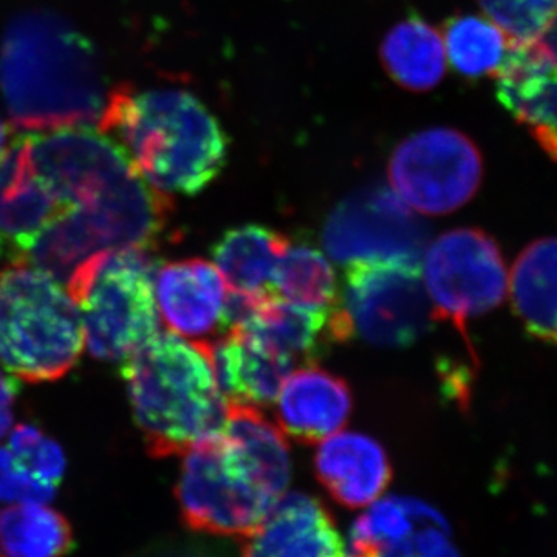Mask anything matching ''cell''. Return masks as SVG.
Wrapping results in <instances>:
<instances>
[{
	"label": "cell",
	"instance_id": "9c48e42d",
	"mask_svg": "<svg viewBox=\"0 0 557 557\" xmlns=\"http://www.w3.org/2000/svg\"><path fill=\"white\" fill-rule=\"evenodd\" d=\"M423 256L424 287L434 319L450 322L474 357L469 319L497 309L507 296V267L497 242L485 231L458 228L432 242Z\"/></svg>",
	"mask_w": 557,
	"mask_h": 557
},
{
	"label": "cell",
	"instance_id": "6da1fadb",
	"mask_svg": "<svg viewBox=\"0 0 557 557\" xmlns=\"http://www.w3.org/2000/svg\"><path fill=\"white\" fill-rule=\"evenodd\" d=\"M28 138L60 207L28 251L33 265L67 281L98 252L152 249L159 242L172 211L170 196L150 186L112 138L89 127Z\"/></svg>",
	"mask_w": 557,
	"mask_h": 557
},
{
	"label": "cell",
	"instance_id": "e0dca14e",
	"mask_svg": "<svg viewBox=\"0 0 557 557\" xmlns=\"http://www.w3.org/2000/svg\"><path fill=\"white\" fill-rule=\"evenodd\" d=\"M274 403L281 431L304 445H317L346 426L354 408L346 381L314 366L289 373Z\"/></svg>",
	"mask_w": 557,
	"mask_h": 557
},
{
	"label": "cell",
	"instance_id": "7c38bea8",
	"mask_svg": "<svg viewBox=\"0 0 557 557\" xmlns=\"http://www.w3.org/2000/svg\"><path fill=\"white\" fill-rule=\"evenodd\" d=\"M225 327L244 333L248 339L289 364L313 366L330 347L351 338L339 304L330 309L298 306L267 295L231 293L226 298Z\"/></svg>",
	"mask_w": 557,
	"mask_h": 557
},
{
	"label": "cell",
	"instance_id": "1f68e13d",
	"mask_svg": "<svg viewBox=\"0 0 557 557\" xmlns=\"http://www.w3.org/2000/svg\"><path fill=\"white\" fill-rule=\"evenodd\" d=\"M168 557H208V556H201V555H174V556H168Z\"/></svg>",
	"mask_w": 557,
	"mask_h": 557
},
{
	"label": "cell",
	"instance_id": "9a60e30c",
	"mask_svg": "<svg viewBox=\"0 0 557 557\" xmlns=\"http://www.w3.org/2000/svg\"><path fill=\"white\" fill-rule=\"evenodd\" d=\"M240 557H346L347 544L327 508L304 493H287L244 539Z\"/></svg>",
	"mask_w": 557,
	"mask_h": 557
},
{
	"label": "cell",
	"instance_id": "d6986e66",
	"mask_svg": "<svg viewBox=\"0 0 557 557\" xmlns=\"http://www.w3.org/2000/svg\"><path fill=\"white\" fill-rule=\"evenodd\" d=\"M209 357L220 392L228 405L269 408L295 366L270 354L237 330L208 341Z\"/></svg>",
	"mask_w": 557,
	"mask_h": 557
},
{
	"label": "cell",
	"instance_id": "7a4b0ae2",
	"mask_svg": "<svg viewBox=\"0 0 557 557\" xmlns=\"http://www.w3.org/2000/svg\"><path fill=\"white\" fill-rule=\"evenodd\" d=\"M183 456L175 497L186 527L197 533L244 539L288 493L284 432L255 406L228 405L218 434Z\"/></svg>",
	"mask_w": 557,
	"mask_h": 557
},
{
	"label": "cell",
	"instance_id": "5bb4252c",
	"mask_svg": "<svg viewBox=\"0 0 557 557\" xmlns=\"http://www.w3.org/2000/svg\"><path fill=\"white\" fill-rule=\"evenodd\" d=\"M58 212L53 190L33 159L28 134L11 139L0 160V256L22 262Z\"/></svg>",
	"mask_w": 557,
	"mask_h": 557
},
{
	"label": "cell",
	"instance_id": "30bf717a",
	"mask_svg": "<svg viewBox=\"0 0 557 557\" xmlns=\"http://www.w3.org/2000/svg\"><path fill=\"white\" fill-rule=\"evenodd\" d=\"M392 190L417 212L443 215L465 207L480 188L478 146L450 127H432L399 143L388 160Z\"/></svg>",
	"mask_w": 557,
	"mask_h": 557
},
{
	"label": "cell",
	"instance_id": "52a82bcc",
	"mask_svg": "<svg viewBox=\"0 0 557 557\" xmlns=\"http://www.w3.org/2000/svg\"><path fill=\"white\" fill-rule=\"evenodd\" d=\"M65 284L78 306L91 357L126 361L160 332L150 249L98 252L81 263Z\"/></svg>",
	"mask_w": 557,
	"mask_h": 557
},
{
	"label": "cell",
	"instance_id": "ac0fdd59",
	"mask_svg": "<svg viewBox=\"0 0 557 557\" xmlns=\"http://www.w3.org/2000/svg\"><path fill=\"white\" fill-rule=\"evenodd\" d=\"M314 472L325 491L343 507L364 509L379 500L392 480V465L376 440L341 432L322 440Z\"/></svg>",
	"mask_w": 557,
	"mask_h": 557
},
{
	"label": "cell",
	"instance_id": "277c9868",
	"mask_svg": "<svg viewBox=\"0 0 557 557\" xmlns=\"http://www.w3.org/2000/svg\"><path fill=\"white\" fill-rule=\"evenodd\" d=\"M98 127L166 196H197L228 159L218 119L188 90L112 87Z\"/></svg>",
	"mask_w": 557,
	"mask_h": 557
},
{
	"label": "cell",
	"instance_id": "4dcf8cb0",
	"mask_svg": "<svg viewBox=\"0 0 557 557\" xmlns=\"http://www.w3.org/2000/svg\"><path fill=\"white\" fill-rule=\"evenodd\" d=\"M9 131H7L5 124L0 121V160H2L3 153H5L7 146H9Z\"/></svg>",
	"mask_w": 557,
	"mask_h": 557
},
{
	"label": "cell",
	"instance_id": "83f0119b",
	"mask_svg": "<svg viewBox=\"0 0 557 557\" xmlns=\"http://www.w3.org/2000/svg\"><path fill=\"white\" fill-rule=\"evenodd\" d=\"M479 5L511 42L534 38L557 14V0H479Z\"/></svg>",
	"mask_w": 557,
	"mask_h": 557
},
{
	"label": "cell",
	"instance_id": "cb8c5ba5",
	"mask_svg": "<svg viewBox=\"0 0 557 557\" xmlns=\"http://www.w3.org/2000/svg\"><path fill=\"white\" fill-rule=\"evenodd\" d=\"M271 289L278 298L313 309H330L339 300L333 267L309 245H289L278 260Z\"/></svg>",
	"mask_w": 557,
	"mask_h": 557
},
{
	"label": "cell",
	"instance_id": "3957f363",
	"mask_svg": "<svg viewBox=\"0 0 557 557\" xmlns=\"http://www.w3.org/2000/svg\"><path fill=\"white\" fill-rule=\"evenodd\" d=\"M0 90L11 123L47 132L100 123L110 90L98 51L60 14H17L0 40Z\"/></svg>",
	"mask_w": 557,
	"mask_h": 557
},
{
	"label": "cell",
	"instance_id": "d4e9b609",
	"mask_svg": "<svg viewBox=\"0 0 557 557\" xmlns=\"http://www.w3.org/2000/svg\"><path fill=\"white\" fill-rule=\"evenodd\" d=\"M443 40L446 58L460 75L468 78L494 75L511 44L493 21L472 14L450 20Z\"/></svg>",
	"mask_w": 557,
	"mask_h": 557
},
{
	"label": "cell",
	"instance_id": "f546056e",
	"mask_svg": "<svg viewBox=\"0 0 557 557\" xmlns=\"http://www.w3.org/2000/svg\"><path fill=\"white\" fill-rule=\"evenodd\" d=\"M16 387L9 376L0 372V438L10 431L13 424V406Z\"/></svg>",
	"mask_w": 557,
	"mask_h": 557
},
{
	"label": "cell",
	"instance_id": "f1b7e54d",
	"mask_svg": "<svg viewBox=\"0 0 557 557\" xmlns=\"http://www.w3.org/2000/svg\"><path fill=\"white\" fill-rule=\"evenodd\" d=\"M58 487L33 478L17 463L9 446H0V500L11 504H47Z\"/></svg>",
	"mask_w": 557,
	"mask_h": 557
},
{
	"label": "cell",
	"instance_id": "8fae6325",
	"mask_svg": "<svg viewBox=\"0 0 557 557\" xmlns=\"http://www.w3.org/2000/svg\"><path fill=\"white\" fill-rule=\"evenodd\" d=\"M428 226L386 186L357 190L341 201L322 231L330 258L417 262L428 245Z\"/></svg>",
	"mask_w": 557,
	"mask_h": 557
},
{
	"label": "cell",
	"instance_id": "8992f818",
	"mask_svg": "<svg viewBox=\"0 0 557 557\" xmlns=\"http://www.w3.org/2000/svg\"><path fill=\"white\" fill-rule=\"evenodd\" d=\"M78 306L57 277L30 263L0 270V362L27 383L62 379L84 348Z\"/></svg>",
	"mask_w": 557,
	"mask_h": 557
},
{
	"label": "cell",
	"instance_id": "7402d4cb",
	"mask_svg": "<svg viewBox=\"0 0 557 557\" xmlns=\"http://www.w3.org/2000/svg\"><path fill=\"white\" fill-rule=\"evenodd\" d=\"M381 61L399 87L426 91L442 83L448 58L437 28L420 17H410L388 30L381 44Z\"/></svg>",
	"mask_w": 557,
	"mask_h": 557
},
{
	"label": "cell",
	"instance_id": "5b68a950",
	"mask_svg": "<svg viewBox=\"0 0 557 557\" xmlns=\"http://www.w3.org/2000/svg\"><path fill=\"white\" fill-rule=\"evenodd\" d=\"M123 379L150 456H183L225 423L208 341L159 332L123 361Z\"/></svg>",
	"mask_w": 557,
	"mask_h": 557
},
{
	"label": "cell",
	"instance_id": "603a6c76",
	"mask_svg": "<svg viewBox=\"0 0 557 557\" xmlns=\"http://www.w3.org/2000/svg\"><path fill=\"white\" fill-rule=\"evenodd\" d=\"M72 548V527L57 509L13 504L0 511V557H64Z\"/></svg>",
	"mask_w": 557,
	"mask_h": 557
},
{
	"label": "cell",
	"instance_id": "484cf974",
	"mask_svg": "<svg viewBox=\"0 0 557 557\" xmlns=\"http://www.w3.org/2000/svg\"><path fill=\"white\" fill-rule=\"evenodd\" d=\"M369 557H460V553L442 512L424 502L416 523Z\"/></svg>",
	"mask_w": 557,
	"mask_h": 557
},
{
	"label": "cell",
	"instance_id": "44dd1931",
	"mask_svg": "<svg viewBox=\"0 0 557 557\" xmlns=\"http://www.w3.org/2000/svg\"><path fill=\"white\" fill-rule=\"evenodd\" d=\"M288 247L287 236L277 231L244 225L215 242L212 259L231 293L267 295L273 293L274 271Z\"/></svg>",
	"mask_w": 557,
	"mask_h": 557
},
{
	"label": "cell",
	"instance_id": "2e32d148",
	"mask_svg": "<svg viewBox=\"0 0 557 557\" xmlns=\"http://www.w3.org/2000/svg\"><path fill=\"white\" fill-rule=\"evenodd\" d=\"M157 307L164 324L183 338H203L225 327L226 284L214 263L185 259L156 274Z\"/></svg>",
	"mask_w": 557,
	"mask_h": 557
},
{
	"label": "cell",
	"instance_id": "ba28073f",
	"mask_svg": "<svg viewBox=\"0 0 557 557\" xmlns=\"http://www.w3.org/2000/svg\"><path fill=\"white\" fill-rule=\"evenodd\" d=\"M338 304L351 338L359 336L375 347L412 346L434 322V309L417 262L347 263Z\"/></svg>",
	"mask_w": 557,
	"mask_h": 557
},
{
	"label": "cell",
	"instance_id": "4fadbf2b",
	"mask_svg": "<svg viewBox=\"0 0 557 557\" xmlns=\"http://www.w3.org/2000/svg\"><path fill=\"white\" fill-rule=\"evenodd\" d=\"M494 75L498 101L557 161V14L534 38L509 44Z\"/></svg>",
	"mask_w": 557,
	"mask_h": 557
},
{
	"label": "cell",
	"instance_id": "ffe728a7",
	"mask_svg": "<svg viewBox=\"0 0 557 557\" xmlns=\"http://www.w3.org/2000/svg\"><path fill=\"white\" fill-rule=\"evenodd\" d=\"M508 287L527 332L557 346V237L533 242L520 252Z\"/></svg>",
	"mask_w": 557,
	"mask_h": 557
},
{
	"label": "cell",
	"instance_id": "4316f807",
	"mask_svg": "<svg viewBox=\"0 0 557 557\" xmlns=\"http://www.w3.org/2000/svg\"><path fill=\"white\" fill-rule=\"evenodd\" d=\"M9 449L28 474L58 487L64 478V450L38 428L21 424L10 434Z\"/></svg>",
	"mask_w": 557,
	"mask_h": 557
}]
</instances>
